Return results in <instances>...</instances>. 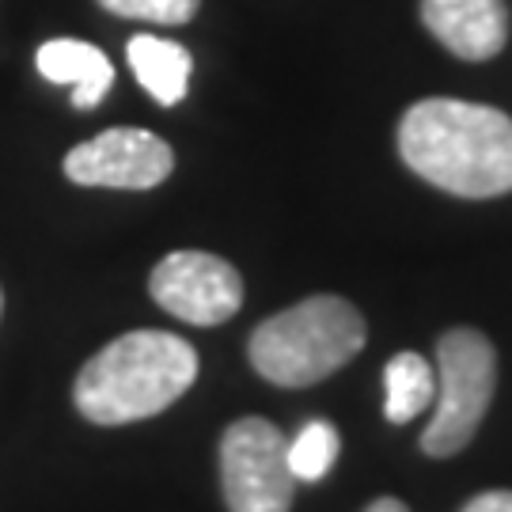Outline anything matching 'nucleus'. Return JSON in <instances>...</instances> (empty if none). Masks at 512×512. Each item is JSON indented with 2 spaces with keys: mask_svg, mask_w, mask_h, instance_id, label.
<instances>
[{
  "mask_svg": "<svg viewBox=\"0 0 512 512\" xmlns=\"http://www.w3.org/2000/svg\"><path fill=\"white\" fill-rule=\"evenodd\" d=\"M403 164L456 198H501L512 190V118L463 99H421L399 122Z\"/></svg>",
  "mask_w": 512,
  "mask_h": 512,
  "instance_id": "f257e3e1",
  "label": "nucleus"
},
{
  "mask_svg": "<svg viewBox=\"0 0 512 512\" xmlns=\"http://www.w3.org/2000/svg\"><path fill=\"white\" fill-rule=\"evenodd\" d=\"M198 380V353L171 330H129L80 368L76 410L95 425H129L179 403Z\"/></svg>",
  "mask_w": 512,
  "mask_h": 512,
  "instance_id": "f03ea898",
  "label": "nucleus"
},
{
  "mask_svg": "<svg viewBox=\"0 0 512 512\" xmlns=\"http://www.w3.org/2000/svg\"><path fill=\"white\" fill-rule=\"evenodd\" d=\"M365 349V319L342 296H308L251 334V365L277 387H311Z\"/></svg>",
  "mask_w": 512,
  "mask_h": 512,
  "instance_id": "7ed1b4c3",
  "label": "nucleus"
},
{
  "mask_svg": "<svg viewBox=\"0 0 512 512\" xmlns=\"http://www.w3.org/2000/svg\"><path fill=\"white\" fill-rule=\"evenodd\" d=\"M497 387V353L486 334L456 327L437 346V399L433 421L421 433V452L448 459L463 452L490 410Z\"/></svg>",
  "mask_w": 512,
  "mask_h": 512,
  "instance_id": "20e7f679",
  "label": "nucleus"
},
{
  "mask_svg": "<svg viewBox=\"0 0 512 512\" xmlns=\"http://www.w3.org/2000/svg\"><path fill=\"white\" fill-rule=\"evenodd\" d=\"M220 490L228 512H289L296 475L289 440L266 418H239L220 437Z\"/></svg>",
  "mask_w": 512,
  "mask_h": 512,
  "instance_id": "39448f33",
  "label": "nucleus"
},
{
  "mask_svg": "<svg viewBox=\"0 0 512 512\" xmlns=\"http://www.w3.org/2000/svg\"><path fill=\"white\" fill-rule=\"evenodd\" d=\"M152 300L190 327L228 323L243 304V277L232 262L209 251H175L148 277Z\"/></svg>",
  "mask_w": 512,
  "mask_h": 512,
  "instance_id": "423d86ee",
  "label": "nucleus"
},
{
  "mask_svg": "<svg viewBox=\"0 0 512 512\" xmlns=\"http://www.w3.org/2000/svg\"><path fill=\"white\" fill-rule=\"evenodd\" d=\"M175 171V152L148 129L118 126L76 145L65 156V179L107 190H152Z\"/></svg>",
  "mask_w": 512,
  "mask_h": 512,
  "instance_id": "0eeeda50",
  "label": "nucleus"
},
{
  "mask_svg": "<svg viewBox=\"0 0 512 512\" xmlns=\"http://www.w3.org/2000/svg\"><path fill=\"white\" fill-rule=\"evenodd\" d=\"M421 23L463 61H490L509 38L505 0H421Z\"/></svg>",
  "mask_w": 512,
  "mask_h": 512,
  "instance_id": "6e6552de",
  "label": "nucleus"
},
{
  "mask_svg": "<svg viewBox=\"0 0 512 512\" xmlns=\"http://www.w3.org/2000/svg\"><path fill=\"white\" fill-rule=\"evenodd\" d=\"M38 73L46 76L50 84H69L73 88V107L92 110L103 103V95L114 84V65L110 57L80 38H54L42 42L35 57Z\"/></svg>",
  "mask_w": 512,
  "mask_h": 512,
  "instance_id": "1a4fd4ad",
  "label": "nucleus"
},
{
  "mask_svg": "<svg viewBox=\"0 0 512 512\" xmlns=\"http://www.w3.org/2000/svg\"><path fill=\"white\" fill-rule=\"evenodd\" d=\"M129 69L141 80L145 88L160 107H175L186 99V88H190V73H194V57L186 46L179 42H167V38L156 35H137L129 38L126 46Z\"/></svg>",
  "mask_w": 512,
  "mask_h": 512,
  "instance_id": "9d476101",
  "label": "nucleus"
},
{
  "mask_svg": "<svg viewBox=\"0 0 512 512\" xmlns=\"http://www.w3.org/2000/svg\"><path fill=\"white\" fill-rule=\"evenodd\" d=\"M437 399V372L421 353H399L384 368V414L395 425L414 421Z\"/></svg>",
  "mask_w": 512,
  "mask_h": 512,
  "instance_id": "9b49d317",
  "label": "nucleus"
},
{
  "mask_svg": "<svg viewBox=\"0 0 512 512\" xmlns=\"http://www.w3.org/2000/svg\"><path fill=\"white\" fill-rule=\"evenodd\" d=\"M338 463V429L330 421H308L289 440V467L296 482H319Z\"/></svg>",
  "mask_w": 512,
  "mask_h": 512,
  "instance_id": "f8f14e48",
  "label": "nucleus"
},
{
  "mask_svg": "<svg viewBox=\"0 0 512 512\" xmlns=\"http://www.w3.org/2000/svg\"><path fill=\"white\" fill-rule=\"evenodd\" d=\"M110 16L122 19H148V23H164V27H179L198 16L202 0H99Z\"/></svg>",
  "mask_w": 512,
  "mask_h": 512,
  "instance_id": "ddd939ff",
  "label": "nucleus"
},
{
  "mask_svg": "<svg viewBox=\"0 0 512 512\" xmlns=\"http://www.w3.org/2000/svg\"><path fill=\"white\" fill-rule=\"evenodd\" d=\"M463 512H512V490H486V494L471 497Z\"/></svg>",
  "mask_w": 512,
  "mask_h": 512,
  "instance_id": "4468645a",
  "label": "nucleus"
},
{
  "mask_svg": "<svg viewBox=\"0 0 512 512\" xmlns=\"http://www.w3.org/2000/svg\"><path fill=\"white\" fill-rule=\"evenodd\" d=\"M365 512H410V509H406L399 497H380V501H372Z\"/></svg>",
  "mask_w": 512,
  "mask_h": 512,
  "instance_id": "2eb2a0df",
  "label": "nucleus"
},
{
  "mask_svg": "<svg viewBox=\"0 0 512 512\" xmlns=\"http://www.w3.org/2000/svg\"><path fill=\"white\" fill-rule=\"evenodd\" d=\"M0 315H4V293H0Z\"/></svg>",
  "mask_w": 512,
  "mask_h": 512,
  "instance_id": "dca6fc26",
  "label": "nucleus"
}]
</instances>
